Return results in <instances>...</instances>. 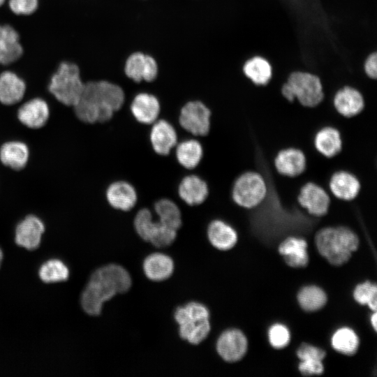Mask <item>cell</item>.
Returning <instances> with one entry per match:
<instances>
[{
    "mask_svg": "<svg viewBox=\"0 0 377 377\" xmlns=\"http://www.w3.org/2000/svg\"><path fill=\"white\" fill-rule=\"evenodd\" d=\"M365 71L368 76L371 78L377 77V54H371L367 59L365 63Z\"/></svg>",
    "mask_w": 377,
    "mask_h": 377,
    "instance_id": "obj_41",
    "label": "cell"
},
{
    "mask_svg": "<svg viewBox=\"0 0 377 377\" xmlns=\"http://www.w3.org/2000/svg\"><path fill=\"white\" fill-rule=\"evenodd\" d=\"M179 195L186 204L198 205L202 203L209 193L206 182L196 175L185 177L178 188Z\"/></svg>",
    "mask_w": 377,
    "mask_h": 377,
    "instance_id": "obj_23",
    "label": "cell"
},
{
    "mask_svg": "<svg viewBox=\"0 0 377 377\" xmlns=\"http://www.w3.org/2000/svg\"><path fill=\"white\" fill-rule=\"evenodd\" d=\"M276 170L282 175L294 177L301 175L306 168V158L299 149L287 148L281 150L274 159Z\"/></svg>",
    "mask_w": 377,
    "mask_h": 377,
    "instance_id": "obj_16",
    "label": "cell"
},
{
    "mask_svg": "<svg viewBox=\"0 0 377 377\" xmlns=\"http://www.w3.org/2000/svg\"><path fill=\"white\" fill-rule=\"evenodd\" d=\"M371 325L375 331L377 330V313L376 311L373 313L371 318Z\"/></svg>",
    "mask_w": 377,
    "mask_h": 377,
    "instance_id": "obj_42",
    "label": "cell"
},
{
    "mask_svg": "<svg viewBox=\"0 0 377 377\" xmlns=\"http://www.w3.org/2000/svg\"><path fill=\"white\" fill-rule=\"evenodd\" d=\"M299 370L304 376L320 375L323 374L324 367L320 360H306L300 362Z\"/></svg>",
    "mask_w": 377,
    "mask_h": 377,
    "instance_id": "obj_39",
    "label": "cell"
},
{
    "mask_svg": "<svg viewBox=\"0 0 377 377\" xmlns=\"http://www.w3.org/2000/svg\"><path fill=\"white\" fill-rule=\"evenodd\" d=\"M20 33L10 23L0 22V68H8L23 56Z\"/></svg>",
    "mask_w": 377,
    "mask_h": 377,
    "instance_id": "obj_11",
    "label": "cell"
},
{
    "mask_svg": "<svg viewBox=\"0 0 377 377\" xmlns=\"http://www.w3.org/2000/svg\"><path fill=\"white\" fill-rule=\"evenodd\" d=\"M131 110L137 121L149 124L155 122L160 112L158 98L148 93L137 94L131 105Z\"/></svg>",
    "mask_w": 377,
    "mask_h": 377,
    "instance_id": "obj_19",
    "label": "cell"
},
{
    "mask_svg": "<svg viewBox=\"0 0 377 377\" xmlns=\"http://www.w3.org/2000/svg\"><path fill=\"white\" fill-rule=\"evenodd\" d=\"M27 84L16 71L9 68L0 70V104L12 107L21 103L26 97Z\"/></svg>",
    "mask_w": 377,
    "mask_h": 377,
    "instance_id": "obj_10",
    "label": "cell"
},
{
    "mask_svg": "<svg viewBox=\"0 0 377 377\" xmlns=\"http://www.w3.org/2000/svg\"><path fill=\"white\" fill-rule=\"evenodd\" d=\"M334 105L340 114L350 118L362 112L364 102L362 94L357 90L346 87L335 94Z\"/></svg>",
    "mask_w": 377,
    "mask_h": 377,
    "instance_id": "obj_22",
    "label": "cell"
},
{
    "mask_svg": "<svg viewBox=\"0 0 377 377\" xmlns=\"http://www.w3.org/2000/svg\"><path fill=\"white\" fill-rule=\"evenodd\" d=\"M329 186L336 198L346 201L356 198L360 190V184L357 177L343 170L336 172L332 175Z\"/></svg>",
    "mask_w": 377,
    "mask_h": 377,
    "instance_id": "obj_21",
    "label": "cell"
},
{
    "mask_svg": "<svg viewBox=\"0 0 377 377\" xmlns=\"http://www.w3.org/2000/svg\"><path fill=\"white\" fill-rule=\"evenodd\" d=\"M325 355L326 353L323 350L306 343L302 344L297 352V355L301 361L306 360L323 361Z\"/></svg>",
    "mask_w": 377,
    "mask_h": 377,
    "instance_id": "obj_38",
    "label": "cell"
},
{
    "mask_svg": "<svg viewBox=\"0 0 377 377\" xmlns=\"http://www.w3.org/2000/svg\"><path fill=\"white\" fill-rule=\"evenodd\" d=\"M40 4V0H7L6 6L15 16L28 17L34 14Z\"/></svg>",
    "mask_w": 377,
    "mask_h": 377,
    "instance_id": "obj_36",
    "label": "cell"
},
{
    "mask_svg": "<svg viewBox=\"0 0 377 377\" xmlns=\"http://www.w3.org/2000/svg\"><path fill=\"white\" fill-rule=\"evenodd\" d=\"M279 252L288 265L299 268L305 267L309 262L306 242L302 238L290 237L279 246Z\"/></svg>",
    "mask_w": 377,
    "mask_h": 377,
    "instance_id": "obj_20",
    "label": "cell"
},
{
    "mask_svg": "<svg viewBox=\"0 0 377 377\" xmlns=\"http://www.w3.org/2000/svg\"><path fill=\"white\" fill-rule=\"evenodd\" d=\"M202 154L200 143L193 139L184 140L177 147V161L182 166L188 169L194 168L199 164Z\"/></svg>",
    "mask_w": 377,
    "mask_h": 377,
    "instance_id": "obj_27",
    "label": "cell"
},
{
    "mask_svg": "<svg viewBox=\"0 0 377 377\" xmlns=\"http://www.w3.org/2000/svg\"><path fill=\"white\" fill-rule=\"evenodd\" d=\"M87 89L92 99L101 107L114 112L119 110L124 103L125 94L122 88L107 80H89Z\"/></svg>",
    "mask_w": 377,
    "mask_h": 377,
    "instance_id": "obj_9",
    "label": "cell"
},
{
    "mask_svg": "<svg viewBox=\"0 0 377 377\" xmlns=\"http://www.w3.org/2000/svg\"><path fill=\"white\" fill-rule=\"evenodd\" d=\"M154 223L151 212L147 209H142L135 217L134 227L138 235L145 241L149 242Z\"/></svg>",
    "mask_w": 377,
    "mask_h": 377,
    "instance_id": "obj_35",
    "label": "cell"
},
{
    "mask_svg": "<svg viewBox=\"0 0 377 377\" xmlns=\"http://www.w3.org/2000/svg\"><path fill=\"white\" fill-rule=\"evenodd\" d=\"M175 318L179 325L181 338L190 343L199 344L210 332L209 312L202 304L190 302L177 308Z\"/></svg>",
    "mask_w": 377,
    "mask_h": 377,
    "instance_id": "obj_4",
    "label": "cell"
},
{
    "mask_svg": "<svg viewBox=\"0 0 377 377\" xmlns=\"http://www.w3.org/2000/svg\"><path fill=\"white\" fill-rule=\"evenodd\" d=\"M129 273L121 266L110 264L96 269L91 276L81 295L83 310L90 316H98L103 304L131 286Z\"/></svg>",
    "mask_w": 377,
    "mask_h": 377,
    "instance_id": "obj_1",
    "label": "cell"
},
{
    "mask_svg": "<svg viewBox=\"0 0 377 377\" xmlns=\"http://www.w3.org/2000/svg\"><path fill=\"white\" fill-rule=\"evenodd\" d=\"M314 145L317 151L324 156L334 157L342 148L341 135L334 127H324L316 134Z\"/></svg>",
    "mask_w": 377,
    "mask_h": 377,
    "instance_id": "obj_26",
    "label": "cell"
},
{
    "mask_svg": "<svg viewBox=\"0 0 377 377\" xmlns=\"http://www.w3.org/2000/svg\"><path fill=\"white\" fill-rule=\"evenodd\" d=\"M332 346L337 351L351 355L355 354L358 348L359 339L353 330L342 327L333 334Z\"/></svg>",
    "mask_w": 377,
    "mask_h": 377,
    "instance_id": "obj_31",
    "label": "cell"
},
{
    "mask_svg": "<svg viewBox=\"0 0 377 377\" xmlns=\"http://www.w3.org/2000/svg\"><path fill=\"white\" fill-rule=\"evenodd\" d=\"M244 72L256 84H266L272 77L269 64L259 57L247 61L244 66Z\"/></svg>",
    "mask_w": 377,
    "mask_h": 377,
    "instance_id": "obj_30",
    "label": "cell"
},
{
    "mask_svg": "<svg viewBox=\"0 0 377 377\" xmlns=\"http://www.w3.org/2000/svg\"><path fill=\"white\" fill-rule=\"evenodd\" d=\"M295 98L305 107L313 108L323 99V87L320 79L312 74L303 72L293 73L288 80Z\"/></svg>",
    "mask_w": 377,
    "mask_h": 377,
    "instance_id": "obj_6",
    "label": "cell"
},
{
    "mask_svg": "<svg viewBox=\"0 0 377 377\" xmlns=\"http://www.w3.org/2000/svg\"><path fill=\"white\" fill-rule=\"evenodd\" d=\"M150 141L157 154L167 155L177 144L176 131L168 121L159 120L155 122L151 128Z\"/></svg>",
    "mask_w": 377,
    "mask_h": 377,
    "instance_id": "obj_18",
    "label": "cell"
},
{
    "mask_svg": "<svg viewBox=\"0 0 377 377\" xmlns=\"http://www.w3.org/2000/svg\"><path fill=\"white\" fill-rule=\"evenodd\" d=\"M154 209L161 223L175 230L180 228L182 215L174 202L165 198L159 200L155 203Z\"/></svg>",
    "mask_w": 377,
    "mask_h": 377,
    "instance_id": "obj_28",
    "label": "cell"
},
{
    "mask_svg": "<svg viewBox=\"0 0 377 377\" xmlns=\"http://www.w3.org/2000/svg\"><path fill=\"white\" fill-rule=\"evenodd\" d=\"M354 298L360 304L368 305L374 311L377 309V286L369 281H366L356 286Z\"/></svg>",
    "mask_w": 377,
    "mask_h": 377,
    "instance_id": "obj_33",
    "label": "cell"
},
{
    "mask_svg": "<svg viewBox=\"0 0 377 377\" xmlns=\"http://www.w3.org/2000/svg\"><path fill=\"white\" fill-rule=\"evenodd\" d=\"M40 279L45 283L66 281L69 276L67 266L60 260L52 259L44 263L38 270Z\"/></svg>",
    "mask_w": 377,
    "mask_h": 377,
    "instance_id": "obj_32",
    "label": "cell"
},
{
    "mask_svg": "<svg viewBox=\"0 0 377 377\" xmlns=\"http://www.w3.org/2000/svg\"><path fill=\"white\" fill-rule=\"evenodd\" d=\"M158 67L156 61L150 55L146 54L143 80L151 82L158 75Z\"/></svg>",
    "mask_w": 377,
    "mask_h": 377,
    "instance_id": "obj_40",
    "label": "cell"
},
{
    "mask_svg": "<svg viewBox=\"0 0 377 377\" xmlns=\"http://www.w3.org/2000/svg\"><path fill=\"white\" fill-rule=\"evenodd\" d=\"M297 200L303 208L315 216L325 215L330 204L327 192L313 182H308L301 188Z\"/></svg>",
    "mask_w": 377,
    "mask_h": 377,
    "instance_id": "obj_14",
    "label": "cell"
},
{
    "mask_svg": "<svg viewBox=\"0 0 377 377\" xmlns=\"http://www.w3.org/2000/svg\"><path fill=\"white\" fill-rule=\"evenodd\" d=\"M145 57V54L137 52L131 54L126 61L125 74L136 82L143 80Z\"/></svg>",
    "mask_w": 377,
    "mask_h": 377,
    "instance_id": "obj_34",
    "label": "cell"
},
{
    "mask_svg": "<svg viewBox=\"0 0 377 377\" xmlns=\"http://www.w3.org/2000/svg\"><path fill=\"white\" fill-rule=\"evenodd\" d=\"M315 241L319 253L337 266L348 262L359 245L357 235L345 226L322 228L316 233Z\"/></svg>",
    "mask_w": 377,
    "mask_h": 377,
    "instance_id": "obj_3",
    "label": "cell"
},
{
    "mask_svg": "<svg viewBox=\"0 0 377 377\" xmlns=\"http://www.w3.org/2000/svg\"><path fill=\"white\" fill-rule=\"evenodd\" d=\"M106 199L108 203L117 209L128 211L137 202V193L134 187L124 181L112 183L107 188Z\"/></svg>",
    "mask_w": 377,
    "mask_h": 377,
    "instance_id": "obj_17",
    "label": "cell"
},
{
    "mask_svg": "<svg viewBox=\"0 0 377 377\" xmlns=\"http://www.w3.org/2000/svg\"><path fill=\"white\" fill-rule=\"evenodd\" d=\"M268 337L272 346L276 349L285 348L290 339L288 328L281 324H275L270 327Z\"/></svg>",
    "mask_w": 377,
    "mask_h": 377,
    "instance_id": "obj_37",
    "label": "cell"
},
{
    "mask_svg": "<svg viewBox=\"0 0 377 377\" xmlns=\"http://www.w3.org/2000/svg\"><path fill=\"white\" fill-rule=\"evenodd\" d=\"M267 193L266 182L261 175L249 171L241 175L235 181L232 199L240 207L251 209L259 205Z\"/></svg>",
    "mask_w": 377,
    "mask_h": 377,
    "instance_id": "obj_5",
    "label": "cell"
},
{
    "mask_svg": "<svg viewBox=\"0 0 377 377\" xmlns=\"http://www.w3.org/2000/svg\"><path fill=\"white\" fill-rule=\"evenodd\" d=\"M45 230L42 219L34 214L25 216L16 225L15 241L17 245L28 250L37 249Z\"/></svg>",
    "mask_w": 377,
    "mask_h": 377,
    "instance_id": "obj_12",
    "label": "cell"
},
{
    "mask_svg": "<svg viewBox=\"0 0 377 377\" xmlns=\"http://www.w3.org/2000/svg\"><path fill=\"white\" fill-rule=\"evenodd\" d=\"M209 109L198 101L186 103L181 110L179 121L187 131L195 135H205L210 129Z\"/></svg>",
    "mask_w": 377,
    "mask_h": 377,
    "instance_id": "obj_8",
    "label": "cell"
},
{
    "mask_svg": "<svg viewBox=\"0 0 377 377\" xmlns=\"http://www.w3.org/2000/svg\"><path fill=\"white\" fill-rule=\"evenodd\" d=\"M2 260H3V251L0 248V267L1 265Z\"/></svg>",
    "mask_w": 377,
    "mask_h": 377,
    "instance_id": "obj_44",
    "label": "cell"
},
{
    "mask_svg": "<svg viewBox=\"0 0 377 377\" xmlns=\"http://www.w3.org/2000/svg\"><path fill=\"white\" fill-rule=\"evenodd\" d=\"M7 0H0V8L3 7L6 3Z\"/></svg>",
    "mask_w": 377,
    "mask_h": 377,
    "instance_id": "obj_43",
    "label": "cell"
},
{
    "mask_svg": "<svg viewBox=\"0 0 377 377\" xmlns=\"http://www.w3.org/2000/svg\"><path fill=\"white\" fill-rule=\"evenodd\" d=\"M247 340L239 330L231 329L223 332L217 340L216 350L223 360L234 362L241 360L247 350Z\"/></svg>",
    "mask_w": 377,
    "mask_h": 377,
    "instance_id": "obj_15",
    "label": "cell"
},
{
    "mask_svg": "<svg viewBox=\"0 0 377 377\" xmlns=\"http://www.w3.org/2000/svg\"><path fill=\"white\" fill-rule=\"evenodd\" d=\"M31 158L29 145L20 140H9L0 145V163L10 170L22 171Z\"/></svg>",
    "mask_w": 377,
    "mask_h": 377,
    "instance_id": "obj_13",
    "label": "cell"
},
{
    "mask_svg": "<svg viewBox=\"0 0 377 377\" xmlns=\"http://www.w3.org/2000/svg\"><path fill=\"white\" fill-rule=\"evenodd\" d=\"M146 276L151 281H161L169 278L173 272L174 263L167 255L156 253L148 256L143 263Z\"/></svg>",
    "mask_w": 377,
    "mask_h": 377,
    "instance_id": "obj_24",
    "label": "cell"
},
{
    "mask_svg": "<svg viewBox=\"0 0 377 377\" xmlns=\"http://www.w3.org/2000/svg\"><path fill=\"white\" fill-rule=\"evenodd\" d=\"M84 82L79 65L62 60L49 77L47 92L61 105L72 108L81 97Z\"/></svg>",
    "mask_w": 377,
    "mask_h": 377,
    "instance_id": "obj_2",
    "label": "cell"
},
{
    "mask_svg": "<svg viewBox=\"0 0 377 377\" xmlns=\"http://www.w3.org/2000/svg\"><path fill=\"white\" fill-rule=\"evenodd\" d=\"M15 114L22 126L31 131H38L47 126L50 119L51 109L44 98L35 96L22 103Z\"/></svg>",
    "mask_w": 377,
    "mask_h": 377,
    "instance_id": "obj_7",
    "label": "cell"
},
{
    "mask_svg": "<svg viewBox=\"0 0 377 377\" xmlns=\"http://www.w3.org/2000/svg\"><path fill=\"white\" fill-rule=\"evenodd\" d=\"M210 243L219 250L232 249L237 241L236 231L228 223L221 220L210 223L207 229Z\"/></svg>",
    "mask_w": 377,
    "mask_h": 377,
    "instance_id": "obj_25",
    "label": "cell"
},
{
    "mask_svg": "<svg viewBox=\"0 0 377 377\" xmlns=\"http://www.w3.org/2000/svg\"><path fill=\"white\" fill-rule=\"evenodd\" d=\"M297 300L300 306L304 311H316L325 306L327 296L319 287L309 286L300 290Z\"/></svg>",
    "mask_w": 377,
    "mask_h": 377,
    "instance_id": "obj_29",
    "label": "cell"
}]
</instances>
